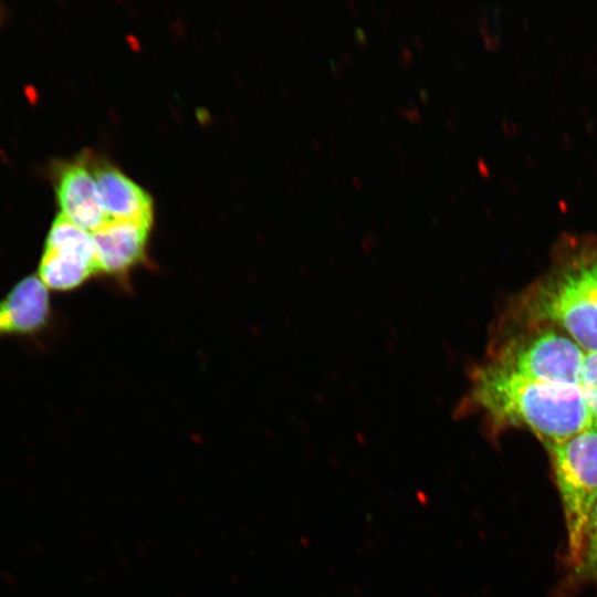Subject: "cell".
<instances>
[{
    "label": "cell",
    "instance_id": "cell-1",
    "mask_svg": "<svg viewBox=\"0 0 597 597\" xmlns=\"http://www.w3.org/2000/svg\"><path fill=\"white\" fill-rule=\"evenodd\" d=\"M481 413L492 433L525 427L548 450L593 429L579 387L531 380L483 360L469 370V387L454 417Z\"/></svg>",
    "mask_w": 597,
    "mask_h": 597
},
{
    "label": "cell",
    "instance_id": "cell-2",
    "mask_svg": "<svg viewBox=\"0 0 597 597\" xmlns=\"http://www.w3.org/2000/svg\"><path fill=\"white\" fill-rule=\"evenodd\" d=\"M557 263L520 300L523 318L562 328L585 352L597 350V243L568 238Z\"/></svg>",
    "mask_w": 597,
    "mask_h": 597
},
{
    "label": "cell",
    "instance_id": "cell-3",
    "mask_svg": "<svg viewBox=\"0 0 597 597\" xmlns=\"http://www.w3.org/2000/svg\"><path fill=\"white\" fill-rule=\"evenodd\" d=\"M547 451L563 502L569 558L577 567L588 519L597 502V430L580 432Z\"/></svg>",
    "mask_w": 597,
    "mask_h": 597
},
{
    "label": "cell",
    "instance_id": "cell-4",
    "mask_svg": "<svg viewBox=\"0 0 597 597\" xmlns=\"http://www.w3.org/2000/svg\"><path fill=\"white\" fill-rule=\"evenodd\" d=\"M585 353L568 335L541 328L498 342L484 360L531 380L579 387Z\"/></svg>",
    "mask_w": 597,
    "mask_h": 597
},
{
    "label": "cell",
    "instance_id": "cell-5",
    "mask_svg": "<svg viewBox=\"0 0 597 597\" xmlns=\"http://www.w3.org/2000/svg\"><path fill=\"white\" fill-rule=\"evenodd\" d=\"M98 274L92 234L63 214L53 220L39 265L50 290L71 291Z\"/></svg>",
    "mask_w": 597,
    "mask_h": 597
},
{
    "label": "cell",
    "instance_id": "cell-6",
    "mask_svg": "<svg viewBox=\"0 0 597 597\" xmlns=\"http://www.w3.org/2000/svg\"><path fill=\"white\" fill-rule=\"evenodd\" d=\"M151 224L126 219H108L92 232L98 274L126 279L146 258Z\"/></svg>",
    "mask_w": 597,
    "mask_h": 597
},
{
    "label": "cell",
    "instance_id": "cell-7",
    "mask_svg": "<svg viewBox=\"0 0 597 597\" xmlns=\"http://www.w3.org/2000/svg\"><path fill=\"white\" fill-rule=\"evenodd\" d=\"M61 213L90 233L106 220L94 174L84 163L64 165L56 178Z\"/></svg>",
    "mask_w": 597,
    "mask_h": 597
},
{
    "label": "cell",
    "instance_id": "cell-8",
    "mask_svg": "<svg viewBox=\"0 0 597 597\" xmlns=\"http://www.w3.org/2000/svg\"><path fill=\"white\" fill-rule=\"evenodd\" d=\"M91 169L107 220L126 219L153 224V199L143 187L107 161H98Z\"/></svg>",
    "mask_w": 597,
    "mask_h": 597
},
{
    "label": "cell",
    "instance_id": "cell-9",
    "mask_svg": "<svg viewBox=\"0 0 597 597\" xmlns=\"http://www.w3.org/2000/svg\"><path fill=\"white\" fill-rule=\"evenodd\" d=\"M49 316L48 287L39 276L29 275L0 300V336L38 332Z\"/></svg>",
    "mask_w": 597,
    "mask_h": 597
},
{
    "label": "cell",
    "instance_id": "cell-10",
    "mask_svg": "<svg viewBox=\"0 0 597 597\" xmlns=\"http://www.w3.org/2000/svg\"><path fill=\"white\" fill-rule=\"evenodd\" d=\"M579 388L589 408L593 430H597V350L585 353Z\"/></svg>",
    "mask_w": 597,
    "mask_h": 597
},
{
    "label": "cell",
    "instance_id": "cell-11",
    "mask_svg": "<svg viewBox=\"0 0 597 597\" xmlns=\"http://www.w3.org/2000/svg\"><path fill=\"white\" fill-rule=\"evenodd\" d=\"M577 570L579 575L597 580V502L588 519L583 556Z\"/></svg>",
    "mask_w": 597,
    "mask_h": 597
},
{
    "label": "cell",
    "instance_id": "cell-12",
    "mask_svg": "<svg viewBox=\"0 0 597 597\" xmlns=\"http://www.w3.org/2000/svg\"><path fill=\"white\" fill-rule=\"evenodd\" d=\"M354 34H355V39H356L358 42L365 43V42L367 41V35H366L365 31H364L362 28L357 27V28L355 29V33H354Z\"/></svg>",
    "mask_w": 597,
    "mask_h": 597
},
{
    "label": "cell",
    "instance_id": "cell-13",
    "mask_svg": "<svg viewBox=\"0 0 597 597\" xmlns=\"http://www.w3.org/2000/svg\"><path fill=\"white\" fill-rule=\"evenodd\" d=\"M399 61L402 63H408L411 61V52L408 48H405L402 50L401 55L399 56Z\"/></svg>",
    "mask_w": 597,
    "mask_h": 597
},
{
    "label": "cell",
    "instance_id": "cell-14",
    "mask_svg": "<svg viewBox=\"0 0 597 597\" xmlns=\"http://www.w3.org/2000/svg\"><path fill=\"white\" fill-rule=\"evenodd\" d=\"M331 65H332V69L334 71V73L337 75V74H341L342 72V65L339 62H336V61H331Z\"/></svg>",
    "mask_w": 597,
    "mask_h": 597
},
{
    "label": "cell",
    "instance_id": "cell-15",
    "mask_svg": "<svg viewBox=\"0 0 597 597\" xmlns=\"http://www.w3.org/2000/svg\"><path fill=\"white\" fill-rule=\"evenodd\" d=\"M342 55H343V59H344L347 63H349V62L352 61L350 54H349L348 52L345 51V52H343Z\"/></svg>",
    "mask_w": 597,
    "mask_h": 597
},
{
    "label": "cell",
    "instance_id": "cell-16",
    "mask_svg": "<svg viewBox=\"0 0 597 597\" xmlns=\"http://www.w3.org/2000/svg\"><path fill=\"white\" fill-rule=\"evenodd\" d=\"M419 94H420V97H421L423 101H427V100H428V93H427V91L420 90Z\"/></svg>",
    "mask_w": 597,
    "mask_h": 597
},
{
    "label": "cell",
    "instance_id": "cell-17",
    "mask_svg": "<svg viewBox=\"0 0 597 597\" xmlns=\"http://www.w3.org/2000/svg\"><path fill=\"white\" fill-rule=\"evenodd\" d=\"M415 41H416V43H417L418 46L421 45V39H419L418 35L415 36Z\"/></svg>",
    "mask_w": 597,
    "mask_h": 597
}]
</instances>
